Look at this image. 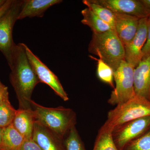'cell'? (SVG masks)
Listing matches in <instances>:
<instances>
[{"mask_svg": "<svg viewBox=\"0 0 150 150\" xmlns=\"http://www.w3.org/2000/svg\"><path fill=\"white\" fill-rule=\"evenodd\" d=\"M24 43L16 44L8 64L9 80L18 100L19 109H31V96L40 83L28 59Z\"/></svg>", "mask_w": 150, "mask_h": 150, "instance_id": "cell-1", "label": "cell"}, {"mask_svg": "<svg viewBox=\"0 0 150 150\" xmlns=\"http://www.w3.org/2000/svg\"><path fill=\"white\" fill-rule=\"evenodd\" d=\"M31 107L35 122L49 129L62 140L76 126V114L71 108L63 106L44 107L33 100Z\"/></svg>", "mask_w": 150, "mask_h": 150, "instance_id": "cell-2", "label": "cell"}, {"mask_svg": "<svg viewBox=\"0 0 150 150\" xmlns=\"http://www.w3.org/2000/svg\"><path fill=\"white\" fill-rule=\"evenodd\" d=\"M88 51L98 56L111 67L113 72L125 60V47L114 30L102 33H93Z\"/></svg>", "mask_w": 150, "mask_h": 150, "instance_id": "cell-3", "label": "cell"}, {"mask_svg": "<svg viewBox=\"0 0 150 150\" xmlns=\"http://www.w3.org/2000/svg\"><path fill=\"white\" fill-rule=\"evenodd\" d=\"M150 116V102L142 97L135 95L128 101L116 105L108 111L103 125L113 131L126 122Z\"/></svg>", "mask_w": 150, "mask_h": 150, "instance_id": "cell-4", "label": "cell"}, {"mask_svg": "<svg viewBox=\"0 0 150 150\" xmlns=\"http://www.w3.org/2000/svg\"><path fill=\"white\" fill-rule=\"evenodd\" d=\"M134 67L123 60L113 72L115 86L108 100L109 104L117 105L126 102L136 95L134 89Z\"/></svg>", "mask_w": 150, "mask_h": 150, "instance_id": "cell-5", "label": "cell"}, {"mask_svg": "<svg viewBox=\"0 0 150 150\" xmlns=\"http://www.w3.org/2000/svg\"><path fill=\"white\" fill-rule=\"evenodd\" d=\"M23 1L13 0L10 6L0 17V51L10 63L15 43L13 38V30L20 13Z\"/></svg>", "mask_w": 150, "mask_h": 150, "instance_id": "cell-6", "label": "cell"}, {"mask_svg": "<svg viewBox=\"0 0 150 150\" xmlns=\"http://www.w3.org/2000/svg\"><path fill=\"white\" fill-rule=\"evenodd\" d=\"M150 129V116L129 121L113 129L112 137L118 150H123L129 142L144 134Z\"/></svg>", "mask_w": 150, "mask_h": 150, "instance_id": "cell-7", "label": "cell"}, {"mask_svg": "<svg viewBox=\"0 0 150 150\" xmlns=\"http://www.w3.org/2000/svg\"><path fill=\"white\" fill-rule=\"evenodd\" d=\"M28 61L40 82L46 84L64 101L69 100L68 94L62 86L59 78L40 59L35 55L27 45L24 44Z\"/></svg>", "mask_w": 150, "mask_h": 150, "instance_id": "cell-8", "label": "cell"}, {"mask_svg": "<svg viewBox=\"0 0 150 150\" xmlns=\"http://www.w3.org/2000/svg\"><path fill=\"white\" fill-rule=\"evenodd\" d=\"M112 11L114 13L124 14L139 18L150 16V11L140 0H90Z\"/></svg>", "mask_w": 150, "mask_h": 150, "instance_id": "cell-9", "label": "cell"}, {"mask_svg": "<svg viewBox=\"0 0 150 150\" xmlns=\"http://www.w3.org/2000/svg\"><path fill=\"white\" fill-rule=\"evenodd\" d=\"M148 25V18L140 19L136 35L125 46V61L135 68L142 61V50L146 40Z\"/></svg>", "mask_w": 150, "mask_h": 150, "instance_id": "cell-10", "label": "cell"}, {"mask_svg": "<svg viewBox=\"0 0 150 150\" xmlns=\"http://www.w3.org/2000/svg\"><path fill=\"white\" fill-rule=\"evenodd\" d=\"M115 13V30L124 47L133 40L141 18L124 14Z\"/></svg>", "mask_w": 150, "mask_h": 150, "instance_id": "cell-11", "label": "cell"}, {"mask_svg": "<svg viewBox=\"0 0 150 150\" xmlns=\"http://www.w3.org/2000/svg\"><path fill=\"white\" fill-rule=\"evenodd\" d=\"M134 89L136 95L150 102V57L142 60L135 68Z\"/></svg>", "mask_w": 150, "mask_h": 150, "instance_id": "cell-12", "label": "cell"}, {"mask_svg": "<svg viewBox=\"0 0 150 150\" xmlns=\"http://www.w3.org/2000/svg\"><path fill=\"white\" fill-rule=\"evenodd\" d=\"M32 140L43 150H66L64 140L35 121Z\"/></svg>", "mask_w": 150, "mask_h": 150, "instance_id": "cell-13", "label": "cell"}, {"mask_svg": "<svg viewBox=\"0 0 150 150\" xmlns=\"http://www.w3.org/2000/svg\"><path fill=\"white\" fill-rule=\"evenodd\" d=\"M62 1L61 0H24L18 20L26 17H42L49 8Z\"/></svg>", "mask_w": 150, "mask_h": 150, "instance_id": "cell-14", "label": "cell"}, {"mask_svg": "<svg viewBox=\"0 0 150 150\" xmlns=\"http://www.w3.org/2000/svg\"><path fill=\"white\" fill-rule=\"evenodd\" d=\"M35 119L31 109H18L13 121V126L25 140L32 139Z\"/></svg>", "mask_w": 150, "mask_h": 150, "instance_id": "cell-15", "label": "cell"}, {"mask_svg": "<svg viewBox=\"0 0 150 150\" xmlns=\"http://www.w3.org/2000/svg\"><path fill=\"white\" fill-rule=\"evenodd\" d=\"M1 150H20L25 139L11 124L2 128Z\"/></svg>", "mask_w": 150, "mask_h": 150, "instance_id": "cell-16", "label": "cell"}, {"mask_svg": "<svg viewBox=\"0 0 150 150\" xmlns=\"http://www.w3.org/2000/svg\"><path fill=\"white\" fill-rule=\"evenodd\" d=\"M81 14L83 18L81 22L83 24L88 26L93 33H102L112 29L110 25L100 19L88 8L83 10Z\"/></svg>", "mask_w": 150, "mask_h": 150, "instance_id": "cell-17", "label": "cell"}, {"mask_svg": "<svg viewBox=\"0 0 150 150\" xmlns=\"http://www.w3.org/2000/svg\"><path fill=\"white\" fill-rule=\"evenodd\" d=\"M112 132L103 125L98 131L93 150H118L112 139Z\"/></svg>", "mask_w": 150, "mask_h": 150, "instance_id": "cell-18", "label": "cell"}, {"mask_svg": "<svg viewBox=\"0 0 150 150\" xmlns=\"http://www.w3.org/2000/svg\"><path fill=\"white\" fill-rule=\"evenodd\" d=\"M83 3L97 16L115 30V15L113 12L102 6L92 2L90 0H83Z\"/></svg>", "mask_w": 150, "mask_h": 150, "instance_id": "cell-19", "label": "cell"}, {"mask_svg": "<svg viewBox=\"0 0 150 150\" xmlns=\"http://www.w3.org/2000/svg\"><path fill=\"white\" fill-rule=\"evenodd\" d=\"M90 57L97 61V74L99 79L103 82L107 83L113 89L115 88L113 83V71L111 67L101 59H97L91 56H90Z\"/></svg>", "mask_w": 150, "mask_h": 150, "instance_id": "cell-20", "label": "cell"}, {"mask_svg": "<svg viewBox=\"0 0 150 150\" xmlns=\"http://www.w3.org/2000/svg\"><path fill=\"white\" fill-rule=\"evenodd\" d=\"M17 112L11 104L9 99L0 105V128L7 127L12 123Z\"/></svg>", "mask_w": 150, "mask_h": 150, "instance_id": "cell-21", "label": "cell"}, {"mask_svg": "<svg viewBox=\"0 0 150 150\" xmlns=\"http://www.w3.org/2000/svg\"><path fill=\"white\" fill-rule=\"evenodd\" d=\"M64 144L66 150H86L76 126L67 135Z\"/></svg>", "mask_w": 150, "mask_h": 150, "instance_id": "cell-22", "label": "cell"}, {"mask_svg": "<svg viewBox=\"0 0 150 150\" xmlns=\"http://www.w3.org/2000/svg\"><path fill=\"white\" fill-rule=\"evenodd\" d=\"M123 150H150V129L141 137L129 142Z\"/></svg>", "mask_w": 150, "mask_h": 150, "instance_id": "cell-23", "label": "cell"}, {"mask_svg": "<svg viewBox=\"0 0 150 150\" xmlns=\"http://www.w3.org/2000/svg\"><path fill=\"white\" fill-rule=\"evenodd\" d=\"M142 60L150 57V16L148 18L147 36L146 40L142 50Z\"/></svg>", "mask_w": 150, "mask_h": 150, "instance_id": "cell-24", "label": "cell"}, {"mask_svg": "<svg viewBox=\"0 0 150 150\" xmlns=\"http://www.w3.org/2000/svg\"><path fill=\"white\" fill-rule=\"evenodd\" d=\"M20 150H43L32 139L25 140Z\"/></svg>", "mask_w": 150, "mask_h": 150, "instance_id": "cell-25", "label": "cell"}, {"mask_svg": "<svg viewBox=\"0 0 150 150\" xmlns=\"http://www.w3.org/2000/svg\"><path fill=\"white\" fill-rule=\"evenodd\" d=\"M8 100H9L8 88L0 80V105Z\"/></svg>", "mask_w": 150, "mask_h": 150, "instance_id": "cell-26", "label": "cell"}, {"mask_svg": "<svg viewBox=\"0 0 150 150\" xmlns=\"http://www.w3.org/2000/svg\"><path fill=\"white\" fill-rule=\"evenodd\" d=\"M13 0H6L5 4L1 8H0V17L2 16L3 14L8 9L10 6Z\"/></svg>", "mask_w": 150, "mask_h": 150, "instance_id": "cell-27", "label": "cell"}, {"mask_svg": "<svg viewBox=\"0 0 150 150\" xmlns=\"http://www.w3.org/2000/svg\"><path fill=\"white\" fill-rule=\"evenodd\" d=\"M140 1L145 7L150 11V0H140Z\"/></svg>", "mask_w": 150, "mask_h": 150, "instance_id": "cell-28", "label": "cell"}, {"mask_svg": "<svg viewBox=\"0 0 150 150\" xmlns=\"http://www.w3.org/2000/svg\"><path fill=\"white\" fill-rule=\"evenodd\" d=\"M2 128H0V150H1L2 149Z\"/></svg>", "mask_w": 150, "mask_h": 150, "instance_id": "cell-29", "label": "cell"}, {"mask_svg": "<svg viewBox=\"0 0 150 150\" xmlns=\"http://www.w3.org/2000/svg\"><path fill=\"white\" fill-rule=\"evenodd\" d=\"M6 0H0V8L3 6L5 4Z\"/></svg>", "mask_w": 150, "mask_h": 150, "instance_id": "cell-30", "label": "cell"}]
</instances>
